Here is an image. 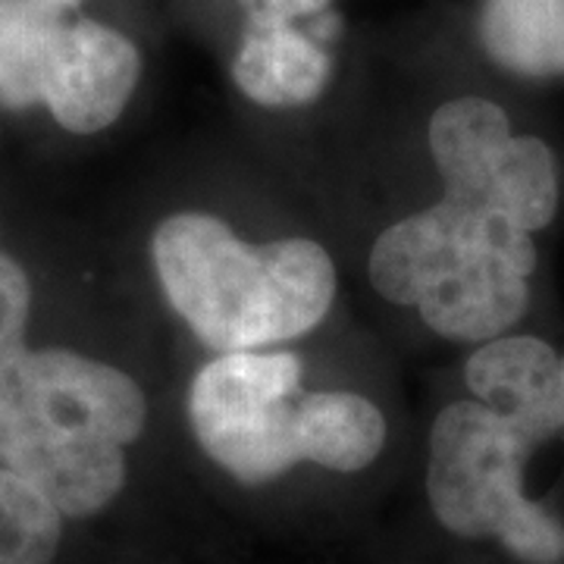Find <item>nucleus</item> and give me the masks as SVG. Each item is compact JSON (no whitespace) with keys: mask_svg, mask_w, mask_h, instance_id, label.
<instances>
[{"mask_svg":"<svg viewBox=\"0 0 564 564\" xmlns=\"http://www.w3.org/2000/svg\"><path fill=\"white\" fill-rule=\"evenodd\" d=\"M61 7H66V10H79V3L82 0H57Z\"/></svg>","mask_w":564,"mask_h":564,"instance_id":"nucleus-16","label":"nucleus"},{"mask_svg":"<svg viewBox=\"0 0 564 564\" xmlns=\"http://www.w3.org/2000/svg\"><path fill=\"white\" fill-rule=\"evenodd\" d=\"M533 232L502 210L443 195L373 239L367 276L377 295L417 307L448 343L480 345L511 333L530 304Z\"/></svg>","mask_w":564,"mask_h":564,"instance_id":"nucleus-3","label":"nucleus"},{"mask_svg":"<svg viewBox=\"0 0 564 564\" xmlns=\"http://www.w3.org/2000/svg\"><path fill=\"white\" fill-rule=\"evenodd\" d=\"M76 10L57 0H0V104L25 110L41 104V73L61 22Z\"/></svg>","mask_w":564,"mask_h":564,"instance_id":"nucleus-12","label":"nucleus"},{"mask_svg":"<svg viewBox=\"0 0 564 564\" xmlns=\"http://www.w3.org/2000/svg\"><path fill=\"white\" fill-rule=\"evenodd\" d=\"M304 361L261 348L214 355L188 386V426L202 452L232 480L263 486L302 464L295 411Z\"/></svg>","mask_w":564,"mask_h":564,"instance_id":"nucleus-5","label":"nucleus"},{"mask_svg":"<svg viewBox=\"0 0 564 564\" xmlns=\"http://www.w3.org/2000/svg\"><path fill=\"white\" fill-rule=\"evenodd\" d=\"M141 79V54L122 32L66 17L47 47L41 104L73 135H95L120 120Z\"/></svg>","mask_w":564,"mask_h":564,"instance_id":"nucleus-6","label":"nucleus"},{"mask_svg":"<svg viewBox=\"0 0 564 564\" xmlns=\"http://www.w3.org/2000/svg\"><path fill=\"white\" fill-rule=\"evenodd\" d=\"M144 423L141 386L113 364L25 348L0 367V464L39 486L63 518H91L120 496L126 445Z\"/></svg>","mask_w":564,"mask_h":564,"instance_id":"nucleus-2","label":"nucleus"},{"mask_svg":"<svg viewBox=\"0 0 564 564\" xmlns=\"http://www.w3.org/2000/svg\"><path fill=\"white\" fill-rule=\"evenodd\" d=\"M477 35L486 57L514 76H564V0H484Z\"/></svg>","mask_w":564,"mask_h":564,"instance_id":"nucleus-11","label":"nucleus"},{"mask_svg":"<svg viewBox=\"0 0 564 564\" xmlns=\"http://www.w3.org/2000/svg\"><path fill=\"white\" fill-rule=\"evenodd\" d=\"M151 261L173 314L214 355L302 339L329 317L339 292L321 242H248L204 210L166 217L151 236Z\"/></svg>","mask_w":564,"mask_h":564,"instance_id":"nucleus-1","label":"nucleus"},{"mask_svg":"<svg viewBox=\"0 0 564 564\" xmlns=\"http://www.w3.org/2000/svg\"><path fill=\"white\" fill-rule=\"evenodd\" d=\"M530 452L518 426L477 399L445 404L426 445V499L436 521L464 540H499L527 564L562 562V518L524 492Z\"/></svg>","mask_w":564,"mask_h":564,"instance_id":"nucleus-4","label":"nucleus"},{"mask_svg":"<svg viewBox=\"0 0 564 564\" xmlns=\"http://www.w3.org/2000/svg\"><path fill=\"white\" fill-rule=\"evenodd\" d=\"M514 139L511 120L499 104L477 95L440 104L426 126V148L443 180V195L489 207V188Z\"/></svg>","mask_w":564,"mask_h":564,"instance_id":"nucleus-8","label":"nucleus"},{"mask_svg":"<svg viewBox=\"0 0 564 564\" xmlns=\"http://www.w3.org/2000/svg\"><path fill=\"white\" fill-rule=\"evenodd\" d=\"M383 411L361 392L317 389L302 392L295 411V443L302 462L333 474H358L383 455Z\"/></svg>","mask_w":564,"mask_h":564,"instance_id":"nucleus-10","label":"nucleus"},{"mask_svg":"<svg viewBox=\"0 0 564 564\" xmlns=\"http://www.w3.org/2000/svg\"><path fill=\"white\" fill-rule=\"evenodd\" d=\"M239 3H245L248 17H270L285 22H299L329 7V0H239Z\"/></svg>","mask_w":564,"mask_h":564,"instance_id":"nucleus-15","label":"nucleus"},{"mask_svg":"<svg viewBox=\"0 0 564 564\" xmlns=\"http://www.w3.org/2000/svg\"><path fill=\"white\" fill-rule=\"evenodd\" d=\"M61 536V508L0 464V564H51Z\"/></svg>","mask_w":564,"mask_h":564,"instance_id":"nucleus-13","label":"nucleus"},{"mask_svg":"<svg viewBox=\"0 0 564 564\" xmlns=\"http://www.w3.org/2000/svg\"><path fill=\"white\" fill-rule=\"evenodd\" d=\"M464 386L533 448L564 430V355L540 336L502 333L480 343L464 364Z\"/></svg>","mask_w":564,"mask_h":564,"instance_id":"nucleus-7","label":"nucleus"},{"mask_svg":"<svg viewBox=\"0 0 564 564\" xmlns=\"http://www.w3.org/2000/svg\"><path fill=\"white\" fill-rule=\"evenodd\" d=\"M32 314V285L20 263L0 251V367L25 351V326Z\"/></svg>","mask_w":564,"mask_h":564,"instance_id":"nucleus-14","label":"nucleus"},{"mask_svg":"<svg viewBox=\"0 0 564 564\" xmlns=\"http://www.w3.org/2000/svg\"><path fill=\"white\" fill-rule=\"evenodd\" d=\"M333 76L323 44L295 29V22L248 17L239 51L232 57V82L248 101L292 110L317 101Z\"/></svg>","mask_w":564,"mask_h":564,"instance_id":"nucleus-9","label":"nucleus"}]
</instances>
